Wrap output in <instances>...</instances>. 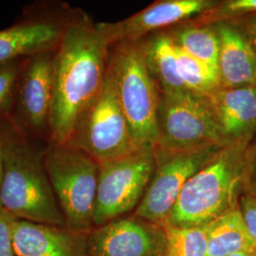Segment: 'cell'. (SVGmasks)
I'll use <instances>...</instances> for the list:
<instances>
[{
	"label": "cell",
	"instance_id": "cell-10",
	"mask_svg": "<svg viewBox=\"0 0 256 256\" xmlns=\"http://www.w3.org/2000/svg\"><path fill=\"white\" fill-rule=\"evenodd\" d=\"M55 52L27 58L21 68L8 122L21 135L50 142Z\"/></svg>",
	"mask_w": 256,
	"mask_h": 256
},
{
	"label": "cell",
	"instance_id": "cell-22",
	"mask_svg": "<svg viewBox=\"0 0 256 256\" xmlns=\"http://www.w3.org/2000/svg\"><path fill=\"white\" fill-rule=\"evenodd\" d=\"M256 16V0H225L216 3L200 16L186 22L212 26L218 23L232 24L245 16Z\"/></svg>",
	"mask_w": 256,
	"mask_h": 256
},
{
	"label": "cell",
	"instance_id": "cell-12",
	"mask_svg": "<svg viewBox=\"0 0 256 256\" xmlns=\"http://www.w3.org/2000/svg\"><path fill=\"white\" fill-rule=\"evenodd\" d=\"M88 250L90 256H165L164 226L128 214L93 228Z\"/></svg>",
	"mask_w": 256,
	"mask_h": 256
},
{
	"label": "cell",
	"instance_id": "cell-9",
	"mask_svg": "<svg viewBox=\"0 0 256 256\" xmlns=\"http://www.w3.org/2000/svg\"><path fill=\"white\" fill-rule=\"evenodd\" d=\"M156 148L188 151L224 147L202 97L188 92L158 90Z\"/></svg>",
	"mask_w": 256,
	"mask_h": 256
},
{
	"label": "cell",
	"instance_id": "cell-3",
	"mask_svg": "<svg viewBox=\"0 0 256 256\" xmlns=\"http://www.w3.org/2000/svg\"><path fill=\"white\" fill-rule=\"evenodd\" d=\"M250 144L220 148L184 185L164 224L204 226L238 206L241 192H246Z\"/></svg>",
	"mask_w": 256,
	"mask_h": 256
},
{
	"label": "cell",
	"instance_id": "cell-25",
	"mask_svg": "<svg viewBox=\"0 0 256 256\" xmlns=\"http://www.w3.org/2000/svg\"><path fill=\"white\" fill-rule=\"evenodd\" d=\"M239 208L241 210L248 232L256 248V196L245 192L239 200Z\"/></svg>",
	"mask_w": 256,
	"mask_h": 256
},
{
	"label": "cell",
	"instance_id": "cell-13",
	"mask_svg": "<svg viewBox=\"0 0 256 256\" xmlns=\"http://www.w3.org/2000/svg\"><path fill=\"white\" fill-rule=\"evenodd\" d=\"M202 99L223 146L252 142L256 133V86L220 88Z\"/></svg>",
	"mask_w": 256,
	"mask_h": 256
},
{
	"label": "cell",
	"instance_id": "cell-24",
	"mask_svg": "<svg viewBox=\"0 0 256 256\" xmlns=\"http://www.w3.org/2000/svg\"><path fill=\"white\" fill-rule=\"evenodd\" d=\"M16 218L5 210L0 212V256H16L14 247V227Z\"/></svg>",
	"mask_w": 256,
	"mask_h": 256
},
{
	"label": "cell",
	"instance_id": "cell-7",
	"mask_svg": "<svg viewBox=\"0 0 256 256\" xmlns=\"http://www.w3.org/2000/svg\"><path fill=\"white\" fill-rule=\"evenodd\" d=\"M68 142L99 164L140 148L131 135L110 68L101 90L82 114Z\"/></svg>",
	"mask_w": 256,
	"mask_h": 256
},
{
	"label": "cell",
	"instance_id": "cell-26",
	"mask_svg": "<svg viewBox=\"0 0 256 256\" xmlns=\"http://www.w3.org/2000/svg\"><path fill=\"white\" fill-rule=\"evenodd\" d=\"M246 192L256 196V144L248 150Z\"/></svg>",
	"mask_w": 256,
	"mask_h": 256
},
{
	"label": "cell",
	"instance_id": "cell-1",
	"mask_svg": "<svg viewBox=\"0 0 256 256\" xmlns=\"http://www.w3.org/2000/svg\"><path fill=\"white\" fill-rule=\"evenodd\" d=\"M113 45L106 22L77 9L55 52L50 142H68L104 82Z\"/></svg>",
	"mask_w": 256,
	"mask_h": 256
},
{
	"label": "cell",
	"instance_id": "cell-17",
	"mask_svg": "<svg viewBox=\"0 0 256 256\" xmlns=\"http://www.w3.org/2000/svg\"><path fill=\"white\" fill-rule=\"evenodd\" d=\"M208 256H226L256 250L239 205L204 226Z\"/></svg>",
	"mask_w": 256,
	"mask_h": 256
},
{
	"label": "cell",
	"instance_id": "cell-20",
	"mask_svg": "<svg viewBox=\"0 0 256 256\" xmlns=\"http://www.w3.org/2000/svg\"><path fill=\"white\" fill-rule=\"evenodd\" d=\"M176 54L178 74L188 92L203 97L220 90V76L216 68L185 54L178 46Z\"/></svg>",
	"mask_w": 256,
	"mask_h": 256
},
{
	"label": "cell",
	"instance_id": "cell-8",
	"mask_svg": "<svg viewBox=\"0 0 256 256\" xmlns=\"http://www.w3.org/2000/svg\"><path fill=\"white\" fill-rule=\"evenodd\" d=\"M77 9L59 0L26 5L16 22L0 30V63L57 50Z\"/></svg>",
	"mask_w": 256,
	"mask_h": 256
},
{
	"label": "cell",
	"instance_id": "cell-27",
	"mask_svg": "<svg viewBox=\"0 0 256 256\" xmlns=\"http://www.w3.org/2000/svg\"><path fill=\"white\" fill-rule=\"evenodd\" d=\"M246 36H247L248 38L250 39V41L252 45L254 46V48L256 54V22L250 23V24H248V25Z\"/></svg>",
	"mask_w": 256,
	"mask_h": 256
},
{
	"label": "cell",
	"instance_id": "cell-6",
	"mask_svg": "<svg viewBox=\"0 0 256 256\" xmlns=\"http://www.w3.org/2000/svg\"><path fill=\"white\" fill-rule=\"evenodd\" d=\"M99 164L94 228L137 209L155 170V147H140L128 155Z\"/></svg>",
	"mask_w": 256,
	"mask_h": 256
},
{
	"label": "cell",
	"instance_id": "cell-5",
	"mask_svg": "<svg viewBox=\"0 0 256 256\" xmlns=\"http://www.w3.org/2000/svg\"><path fill=\"white\" fill-rule=\"evenodd\" d=\"M44 162L66 227L90 232L94 228L99 162L68 142H48Z\"/></svg>",
	"mask_w": 256,
	"mask_h": 256
},
{
	"label": "cell",
	"instance_id": "cell-2",
	"mask_svg": "<svg viewBox=\"0 0 256 256\" xmlns=\"http://www.w3.org/2000/svg\"><path fill=\"white\" fill-rule=\"evenodd\" d=\"M3 174L0 202L14 218L66 226L45 167L48 142L21 135L8 120L0 122Z\"/></svg>",
	"mask_w": 256,
	"mask_h": 256
},
{
	"label": "cell",
	"instance_id": "cell-29",
	"mask_svg": "<svg viewBox=\"0 0 256 256\" xmlns=\"http://www.w3.org/2000/svg\"><path fill=\"white\" fill-rule=\"evenodd\" d=\"M2 174H3V158H2V148H1V140H0V184L2 180Z\"/></svg>",
	"mask_w": 256,
	"mask_h": 256
},
{
	"label": "cell",
	"instance_id": "cell-14",
	"mask_svg": "<svg viewBox=\"0 0 256 256\" xmlns=\"http://www.w3.org/2000/svg\"><path fill=\"white\" fill-rule=\"evenodd\" d=\"M216 3V0H160L128 18L106 25L113 45L120 41H140L151 32L196 18Z\"/></svg>",
	"mask_w": 256,
	"mask_h": 256
},
{
	"label": "cell",
	"instance_id": "cell-15",
	"mask_svg": "<svg viewBox=\"0 0 256 256\" xmlns=\"http://www.w3.org/2000/svg\"><path fill=\"white\" fill-rule=\"evenodd\" d=\"M88 234L66 226L16 220L14 227V252L16 256H90Z\"/></svg>",
	"mask_w": 256,
	"mask_h": 256
},
{
	"label": "cell",
	"instance_id": "cell-4",
	"mask_svg": "<svg viewBox=\"0 0 256 256\" xmlns=\"http://www.w3.org/2000/svg\"><path fill=\"white\" fill-rule=\"evenodd\" d=\"M108 68L134 142L138 147H156L158 88L147 68L142 40L112 45Z\"/></svg>",
	"mask_w": 256,
	"mask_h": 256
},
{
	"label": "cell",
	"instance_id": "cell-28",
	"mask_svg": "<svg viewBox=\"0 0 256 256\" xmlns=\"http://www.w3.org/2000/svg\"><path fill=\"white\" fill-rule=\"evenodd\" d=\"M226 256H256V250H250V252H238L234 254Z\"/></svg>",
	"mask_w": 256,
	"mask_h": 256
},
{
	"label": "cell",
	"instance_id": "cell-23",
	"mask_svg": "<svg viewBox=\"0 0 256 256\" xmlns=\"http://www.w3.org/2000/svg\"><path fill=\"white\" fill-rule=\"evenodd\" d=\"M26 59L0 63V122L9 118L21 68Z\"/></svg>",
	"mask_w": 256,
	"mask_h": 256
},
{
	"label": "cell",
	"instance_id": "cell-11",
	"mask_svg": "<svg viewBox=\"0 0 256 256\" xmlns=\"http://www.w3.org/2000/svg\"><path fill=\"white\" fill-rule=\"evenodd\" d=\"M222 147L167 151L155 147L156 166L142 200L133 212L160 225L164 224L184 185Z\"/></svg>",
	"mask_w": 256,
	"mask_h": 256
},
{
	"label": "cell",
	"instance_id": "cell-30",
	"mask_svg": "<svg viewBox=\"0 0 256 256\" xmlns=\"http://www.w3.org/2000/svg\"><path fill=\"white\" fill-rule=\"evenodd\" d=\"M3 210V207H2V205H1V202H0V212H2Z\"/></svg>",
	"mask_w": 256,
	"mask_h": 256
},
{
	"label": "cell",
	"instance_id": "cell-19",
	"mask_svg": "<svg viewBox=\"0 0 256 256\" xmlns=\"http://www.w3.org/2000/svg\"><path fill=\"white\" fill-rule=\"evenodd\" d=\"M166 32L185 54L216 68L220 42L214 26L184 22Z\"/></svg>",
	"mask_w": 256,
	"mask_h": 256
},
{
	"label": "cell",
	"instance_id": "cell-21",
	"mask_svg": "<svg viewBox=\"0 0 256 256\" xmlns=\"http://www.w3.org/2000/svg\"><path fill=\"white\" fill-rule=\"evenodd\" d=\"M165 256H208L205 230L198 227H180L164 224Z\"/></svg>",
	"mask_w": 256,
	"mask_h": 256
},
{
	"label": "cell",
	"instance_id": "cell-18",
	"mask_svg": "<svg viewBox=\"0 0 256 256\" xmlns=\"http://www.w3.org/2000/svg\"><path fill=\"white\" fill-rule=\"evenodd\" d=\"M142 42L147 68L158 90L188 92L178 74L176 46L170 36L162 32Z\"/></svg>",
	"mask_w": 256,
	"mask_h": 256
},
{
	"label": "cell",
	"instance_id": "cell-16",
	"mask_svg": "<svg viewBox=\"0 0 256 256\" xmlns=\"http://www.w3.org/2000/svg\"><path fill=\"white\" fill-rule=\"evenodd\" d=\"M218 72L221 88H234L256 86V54L250 39L236 25L218 23Z\"/></svg>",
	"mask_w": 256,
	"mask_h": 256
}]
</instances>
